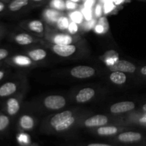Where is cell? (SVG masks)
Wrapping results in <instances>:
<instances>
[{
  "label": "cell",
  "mask_w": 146,
  "mask_h": 146,
  "mask_svg": "<svg viewBox=\"0 0 146 146\" xmlns=\"http://www.w3.org/2000/svg\"><path fill=\"white\" fill-rule=\"evenodd\" d=\"M111 71H121L123 73H134L136 66L131 62L124 60H118L112 65L108 66Z\"/></svg>",
  "instance_id": "6da1fadb"
},
{
  "label": "cell",
  "mask_w": 146,
  "mask_h": 146,
  "mask_svg": "<svg viewBox=\"0 0 146 146\" xmlns=\"http://www.w3.org/2000/svg\"><path fill=\"white\" fill-rule=\"evenodd\" d=\"M44 104L48 109L58 110L64 108L66 105V100L61 96H49L45 98Z\"/></svg>",
  "instance_id": "7a4b0ae2"
},
{
  "label": "cell",
  "mask_w": 146,
  "mask_h": 146,
  "mask_svg": "<svg viewBox=\"0 0 146 146\" xmlns=\"http://www.w3.org/2000/svg\"><path fill=\"white\" fill-rule=\"evenodd\" d=\"M71 74L76 78H86L93 76L95 74V70L91 66H78L71 69Z\"/></svg>",
  "instance_id": "3957f363"
},
{
  "label": "cell",
  "mask_w": 146,
  "mask_h": 146,
  "mask_svg": "<svg viewBox=\"0 0 146 146\" xmlns=\"http://www.w3.org/2000/svg\"><path fill=\"white\" fill-rule=\"evenodd\" d=\"M135 107V104L132 101H122L111 106L110 111L112 113H123L132 111Z\"/></svg>",
  "instance_id": "277c9868"
},
{
  "label": "cell",
  "mask_w": 146,
  "mask_h": 146,
  "mask_svg": "<svg viewBox=\"0 0 146 146\" xmlns=\"http://www.w3.org/2000/svg\"><path fill=\"white\" fill-rule=\"evenodd\" d=\"M17 90V85L12 81H8L0 86V98H7L12 96Z\"/></svg>",
  "instance_id": "5b68a950"
},
{
  "label": "cell",
  "mask_w": 146,
  "mask_h": 146,
  "mask_svg": "<svg viewBox=\"0 0 146 146\" xmlns=\"http://www.w3.org/2000/svg\"><path fill=\"white\" fill-rule=\"evenodd\" d=\"M53 50L58 55L63 57H67L72 55L76 51V46L74 45L68 44V45H56L54 46Z\"/></svg>",
  "instance_id": "8992f818"
},
{
  "label": "cell",
  "mask_w": 146,
  "mask_h": 146,
  "mask_svg": "<svg viewBox=\"0 0 146 146\" xmlns=\"http://www.w3.org/2000/svg\"><path fill=\"white\" fill-rule=\"evenodd\" d=\"M108 118L104 115H96L88 118L85 121V125L88 128L96 126H102L108 123Z\"/></svg>",
  "instance_id": "52a82bcc"
},
{
  "label": "cell",
  "mask_w": 146,
  "mask_h": 146,
  "mask_svg": "<svg viewBox=\"0 0 146 146\" xmlns=\"http://www.w3.org/2000/svg\"><path fill=\"white\" fill-rule=\"evenodd\" d=\"M20 109L19 101L14 97H11L6 101L5 111L9 115H14Z\"/></svg>",
  "instance_id": "ba28073f"
},
{
  "label": "cell",
  "mask_w": 146,
  "mask_h": 146,
  "mask_svg": "<svg viewBox=\"0 0 146 146\" xmlns=\"http://www.w3.org/2000/svg\"><path fill=\"white\" fill-rule=\"evenodd\" d=\"M118 140L124 143H133L142 139V135L137 132H125L121 133L118 137Z\"/></svg>",
  "instance_id": "9c48e42d"
},
{
  "label": "cell",
  "mask_w": 146,
  "mask_h": 146,
  "mask_svg": "<svg viewBox=\"0 0 146 146\" xmlns=\"http://www.w3.org/2000/svg\"><path fill=\"white\" fill-rule=\"evenodd\" d=\"M95 95V91L91 88H85L81 89L77 94L76 99L78 103H85L91 100Z\"/></svg>",
  "instance_id": "30bf717a"
},
{
  "label": "cell",
  "mask_w": 146,
  "mask_h": 146,
  "mask_svg": "<svg viewBox=\"0 0 146 146\" xmlns=\"http://www.w3.org/2000/svg\"><path fill=\"white\" fill-rule=\"evenodd\" d=\"M71 117H72V112L71 111H64V112L56 114L54 117H52V118L50 121V124H51V126L55 128L56 125H59L61 123L64 122V121H66L67 119H68Z\"/></svg>",
  "instance_id": "8fae6325"
},
{
  "label": "cell",
  "mask_w": 146,
  "mask_h": 146,
  "mask_svg": "<svg viewBox=\"0 0 146 146\" xmlns=\"http://www.w3.org/2000/svg\"><path fill=\"white\" fill-rule=\"evenodd\" d=\"M14 39L15 42L21 46L29 45L33 42V38L28 34L25 33H19L14 36Z\"/></svg>",
  "instance_id": "7c38bea8"
},
{
  "label": "cell",
  "mask_w": 146,
  "mask_h": 146,
  "mask_svg": "<svg viewBox=\"0 0 146 146\" xmlns=\"http://www.w3.org/2000/svg\"><path fill=\"white\" fill-rule=\"evenodd\" d=\"M29 0H11L8 4V9L11 12H16L28 5Z\"/></svg>",
  "instance_id": "4fadbf2b"
},
{
  "label": "cell",
  "mask_w": 146,
  "mask_h": 146,
  "mask_svg": "<svg viewBox=\"0 0 146 146\" xmlns=\"http://www.w3.org/2000/svg\"><path fill=\"white\" fill-rule=\"evenodd\" d=\"M11 62L15 65L19 66H29L31 64L30 58L22 55H17L13 56L11 59Z\"/></svg>",
  "instance_id": "5bb4252c"
},
{
  "label": "cell",
  "mask_w": 146,
  "mask_h": 146,
  "mask_svg": "<svg viewBox=\"0 0 146 146\" xmlns=\"http://www.w3.org/2000/svg\"><path fill=\"white\" fill-rule=\"evenodd\" d=\"M110 79L114 84L122 85L126 81V76L121 71H113L110 76Z\"/></svg>",
  "instance_id": "9a60e30c"
},
{
  "label": "cell",
  "mask_w": 146,
  "mask_h": 146,
  "mask_svg": "<svg viewBox=\"0 0 146 146\" xmlns=\"http://www.w3.org/2000/svg\"><path fill=\"white\" fill-rule=\"evenodd\" d=\"M118 53L114 51V50H111V51H106L103 55L102 58L104 59V61H106L108 64V66H110L114 64L116 61H118Z\"/></svg>",
  "instance_id": "2e32d148"
},
{
  "label": "cell",
  "mask_w": 146,
  "mask_h": 146,
  "mask_svg": "<svg viewBox=\"0 0 146 146\" xmlns=\"http://www.w3.org/2000/svg\"><path fill=\"white\" fill-rule=\"evenodd\" d=\"M19 123L21 128L25 130L31 129L34 125V122L33 118L31 116L27 115H24L21 117Z\"/></svg>",
  "instance_id": "e0dca14e"
},
{
  "label": "cell",
  "mask_w": 146,
  "mask_h": 146,
  "mask_svg": "<svg viewBox=\"0 0 146 146\" xmlns=\"http://www.w3.org/2000/svg\"><path fill=\"white\" fill-rule=\"evenodd\" d=\"M29 56L30 58L34 61H37L42 60L46 56V52L44 49L38 48V49H34L29 52Z\"/></svg>",
  "instance_id": "ac0fdd59"
},
{
  "label": "cell",
  "mask_w": 146,
  "mask_h": 146,
  "mask_svg": "<svg viewBox=\"0 0 146 146\" xmlns=\"http://www.w3.org/2000/svg\"><path fill=\"white\" fill-rule=\"evenodd\" d=\"M54 42L59 45H68L72 42V38L70 36L64 34H58L54 37Z\"/></svg>",
  "instance_id": "d6986e66"
},
{
  "label": "cell",
  "mask_w": 146,
  "mask_h": 146,
  "mask_svg": "<svg viewBox=\"0 0 146 146\" xmlns=\"http://www.w3.org/2000/svg\"><path fill=\"white\" fill-rule=\"evenodd\" d=\"M118 132V128L114 126L101 127L98 129L97 133L100 135H111Z\"/></svg>",
  "instance_id": "ffe728a7"
},
{
  "label": "cell",
  "mask_w": 146,
  "mask_h": 146,
  "mask_svg": "<svg viewBox=\"0 0 146 146\" xmlns=\"http://www.w3.org/2000/svg\"><path fill=\"white\" fill-rule=\"evenodd\" d=\"M28 26L29 29L34 31V32L41 33L44 31V25L41 23V21H38V20H34V21H30Z\"/></svg>",
  "instance_id": "44dd1931"
},
{
  "label": "cell",
  "mask_w": 146,
  "mask_h": 146,
  "mask_svg": "<svg viewBox=\"0 0 146 146\" xmlns=\"http://www.w3.org/2000/svg\"><path fill=\"white\" fill-rule=\"evenodd\" d=\"M74 122H75V118L74 117H71V118L67 119L64 122L61 123L59 125H56L54 128H55V130L56 131H65V130L68 129L70 126H71L74 123Z\"/></svg>",
  "instance_id": "7402d4cb"
},
{
  "label": "cell",
  "mask_w": 146,
  "mask_h": 146,
  "mask_svg": "<svg viewBox=\"0 0 146 146\" xmlns=\"http://www.w3.org/2000/svg\"><path fill=\"white\" fill-rule=\"evenodd\" d=\"M9 118L7 115L0 113V131H3L9 125Z\"/></svg>",
  "instance_id": "603a6c76"
},
{
  "label": "cell",
  "mask_w": 146,
  "mask_h": 146,
  "mask_svg": "<svg viewBox=\"0 0 146 146\" xmlns=\"http://www.w3.org/2000/svg\"><path fill=\"white\" fill-rule=\"evenodd\" d=\"M50 5L54 9L58 10H62L65 8L66 4L64 0H51Z\"/></svg>",
  "instance_id": "cb8c5ba5"
},
{
  "label": "cell",
  "mask_w": 146,
  "mask_h": 146,
  "mask_svg": "<svg viewBox=\"0 0 146 146\" xmlns=\"http://www.w3.org/2000/svg\"><path fill=\"white\" fill-rule=\"evenodd\" d=\"M58 13L55 10L53 9H48L46 11V17L49 20L52 21H55L58 19Z\"/></svg>",
  "instance_id": "d4e9b609"
},
{
  "label": "cell",
  "mask_w": 146,
  "mask_h": 146,
  "mask_svg": "<svg viewBox=\"0 0 146 146\" xmlns=\"http://www.w3.org/2000/svg\"><path fill=\"white\" fill-rule=\"evenodd\" d=\"M57 25L61 29H66L68 27V20L66 17H59L57 20Z\"/></svg>",
  "instance_id": "484cf974"
},
{
  "label": "cell",
  "mask_w": 146,
  "mask_h": 146,
  "mask_svg": "<svg viewBox=\"0 0 146 146\" xmlns=\"http://www.w3.org/2000/svg\"><path fill=\"white\" fill-rule=\"evenodd\" d=\"M71 18L76 23H81L83 21V15L79 11H74L71 14Z\"/></svg>",
  "instance_id": "4316f807"
},
{
  "label": "cell",
  "mask_w": 146,
  "mask_h": 146,
  "mask_svg": "<svg viewBox=\"0 0 146 146\" xmlns=\"http://www.w3.org/2000/svg\"><path fill=\"white\" fill-rule=\"evenodd\" d=\"M98 24H100V25L104 28V34H105V33L107 32V31L108 30V27H109V25H108V20H107V19L105 17H101V18L100 19L99 21H98Z\"/></svg>",
  "instance_id": "83f0119b"
},
{
  "label": "cell",
  "mask_w": 146,
  "mask_h": 146,
  "mask_svg": "<svg viewBox=\"0 0 146 146\" xmlns=\"http://www.w3.org/2000/svg\"><path fill=\"white\" fill-rule=\"evenodd\" d=\"M9 55V52L7 48H0V61L7 58Z\"/></svg>",
  "instance_id": "f1b7e54d"
},
{
  "label": "cell",
  "mask_w": 146,
  "mask_h": 146,
  "mask_svg": "<svg viewBox=\"0 0 146 146\" xmlns=\"http://www.w3.org/2000/svg\"><path fill=\"white\" fill-rule=\"evenodd\" d=\"M68 30H69L71 34H75L77 31H78V27H77V24L76 22H72L69 24L68 26Z\"/></svg>",
  "instance_id": "f546056e"
},
{
  "label": "cell",
  "mask_w": 146,
  "mask_h": 146,
  "mask_svg": "<svg viewBox=\"0 0 146 146\" xmlns=\"http://www.w3.org/2000/svg\"><path fill=\"white\" fill-rule=\"evenodd\" d=\"M66 7L68 9H74L76 7H77V4H76V2L71 1V0H68L67 1V2L66 3Z\"/></svg>",
  "instance_id": "4dcf8cb0"
},
{
  "label": "cell",
  "mask_w": 146,
  "mask_h": 146,
  "mask_svg": "<svg viewBox=\"0 0 146 146\" xmlns=\"http://www.w3.org/2000/svg\"><path fill=\"white\" fill-rule=\"evenodd\" d=\"M84 16H85L86 19L87 20H90L91 19V11L90 10V9L86 8L84 9Z\"/></svg>",
  "instance_id": "1f68e13d"
},
{
  "label": "cell",
  "mask_w": 146,
  "mask_h": 146,
  "mask_svg": "<svg viewBox=\"0 0 146 146\" xmlns=\"http://www.w3.org/2000/svg\"><path fill=\"white\" fill-rule=\"evenodd\" d=\"M94 2H95V0H86L85 3L86 8L91 9V7L94 5Z\"/></svg>",
  "instance_id": "d6a6232c"
},
{
  "label": "cell",
  "mask_w": 146,
  "mask_h": 146,
  "mask_svg": "<svg viewBox=\"0 0 146 146\" xmlns=\"http://www.w3.org/2000/svg\"><path fill=\"white\" fill-rule=\"evenodd\" d=\"M6 9V3L5 1H3L0 0V14L2 13Z\"/></svg>",
  "instance_id": "836d02e7"
},
{
  "label": "cell",
  "mask_w": 146,
  "mask_h": 146,
  "mask_svg": "<svg viewBox=\"0 0 146 146\" xmlns=\"http://www.w3.org/2000/svg\"><path fill=\"white\" fill-rule=\"evenodd\" d=\"M96 31L98 34H101V33H102V34H104V28H103V27L100 25V24H98V25L96 27Z\"/></svg>",
  "instance_id": "e575fe53"
},
{
  "label": "cell",
  "mask_w": 146,
  "mask_h": 146,
  "mask_svg": "<svg viewBox=\"0 0 146 146\" xmlns=\"http://www.w3.org/2000/svg\"><path fill=\"white\" fill-rule=\"evenodd\" d=\"M113 8V4H111V3H108V4H106V6H105L106 12H107V11H111Z\"/></svg>",
  "instance_id": "d590c367"
},
{
  "label": "cell",
  "mask_w": 146,
  "mask_h": 146,
  "mask_svg": "<svg viewBox=\"0 0 146 146\" xmlns=\"http://www.w3.org/2000/svg\"><path fill=\"white\" fill-rule=\"evenodd\" d=\"M139 122L142 124H146V113H144L143 115L139 118Z\"/></svg>",
  "instance_id": "8d00e7d4"
},
{
  "label": "cell",
  "mask_w": 146,
  "mask_h": 146,
  "mask_svg": "<svg viewBox=\"0 0 146 146\" xmlns=\"http://www.w3.org/2000/svg\"><path fill=\"white\" fill-rule=\"evenodd\" d=\"M96 14L97 16H100L101 14V7L100 5L96 6Z\"/></svg>",
  "instance_id": "74e56055"
},
{
  "label": "cell",
  "mask_w": 146,
  "mask_h": 146,
  "mask_svg": "<svg viewBox=\"0 0 146 146\" xmlns=\"http://www.w3.org/2000/svg\"><path fill=\"white\" fill-rule=\"evenodd\" d=\"M141 74H142L143 76L146 77V66H144L141 68Z\"/></svg>",
  "instance_id": "f35d334b"
},
{
  "label": "cell",
  "mask_w": 146,
  "mask_h": 146,
  "mask_svg": "<svg viewBox=\"0 0 146 146\" xmlns=\"http://www.w3.org/2000/svg\"><path fill=\"white\" fill-rule=\"evenodd\" d=\"M5 74H6L5 71L0 69V81H1V80L4 78V76H5Z\"/></svg>",
  "instance_id": "ab89813d"
},
{
  "label": "cell",
  "mask_w": 146,
  "mask_h": 146,
  "mask_svg": "<svg viewBox=\"0 0 146 146\" xmlns=\"http://www.w3.org/2000/svg\"><path fill=\"white\" fill-rule=\"evenodd\" d=\"M88 146H111L109 145H106V144H101V143H92L90 144Z\"/></svg>",
  "instance_id": "60d3db41"
},
{
  "label": "cell",
  "mask_w": 146,
  "mask_h": 146,
  "mask_svg": "<svg viewBox=\"0 0 146 146\" xmlns=\"http://www.w3.org/2000/svg\"><path fill=\"white\" fill-rule=\"evenodd\" d=\"M94 21H88V22L87 23V26H86V27H88V29L91 28V27H93V25H94Z\"/></svg>",
  "instance_id": "b9f144b4"
},
{
  "label": "cell",
  "mask_w": 146,
  "mask_h": 146,
  "mask_svg": "<svg viewBox=\"0 0 146 146\" xmlns=\"http://www.w3.org/2000/svg\"><path fill=\"white\" fill-rule=\"evenodd\" d=\"M113 1L115 4H120L121 2L123 1V0H113Z\"/></svg>",
  "instance_id": "7bdbcfd3"
},
{
  "label": "cell",
  "mask_w": 146,
  "mask_h": 146,
  "mask_svg": "<svg viewBox=\"0 0 146 146\" xmlns=\"http://www.w3.org/2000/svg\"><path fill=\"white\" fill-rule=\"evenodd\" d=\"M142 109H143V111L144 113H146V104H145L143 106Z\"/></svg>",
  "instance_id": "ee69618b"
},
{
  "label": "cell",
  "mask_w": 146,
  "mask_h": 146,
  "mask_svg": "<svg viewBox=\"0 0 146 146\" xmlns=\"http://www.w3.org/2000/svg\"><path fill=\"white\" fill-rule=\"evenodd\" d=\"M3 34V29L2 27L0 26V39H1V35H2Z\"/></svg>",
  "instance_id": "f6af8a7d"
},
{
  "label": "cell",
  "mask_w": 146,
  "mask_h": 146,
  "mask_svg": "<svg viewBox=\"0 0 146 146\" xmlns=\"http://www.w3.org/2000/svg\"><path fill=\"white\" fill-rule=\"evenodd\" d=\"M32 1H36V2H38V1H43V0H32Z\"/></svg>",
  "instance_id": "bcb514c9"
},
{
  "label": "cell",
  "mask_w": 146,
  "mask_h": 146,
  "mask_svg": "<svg viewBox=\"0 0 146 146\" xmlns=\"http://www.w3.org/2000/svg\"><path fill=\"white\" fill-rule=\"evenodd\" d=\"M71 1H74V2H78V1H79V0H71Z\"/></svg>",
  "instance_id": "7dc6e473"
},
{
  "label": "cell",
  "mask_w": 146,
  "mask_h": 146,
  "mask_svg": "<svg viewBox=\"0 0 146 146\" xmlns=\"http://www.w3.org/2000/svg\"><path fill=\"white\" fill-rule=\"evenodd\" d=\"M1 1H10V0H1Z\"/></svg>",
  "instance_id": "c3c4849f"
},
{
  "label": "cell",
  "mask_w": 146,
  "mask_h": 146,
  "mask_svg": "<svg viewBox=\"0 0 146 146\" xmlns=\"http://www.w3.org/2000/svg\"><path fill=\"white\" fill-rule=\"evenodd\" d=\"M0 66H1V63H0Z\"/></svg>",
  "instance_id": "681fc988"
}]
</instances>
